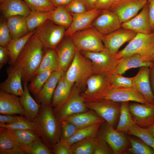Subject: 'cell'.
Masks as SVG:
<instances>
[{
	"label": "cell",
	"instance_id": "6da1fadb",
	"mask_svg": "<svg viewBox=\"0 0 154 154\" xmlns=\"http://www.w3.org/2000/svg\"><path fill=\"white\" fill-rule=\"evenodd\" d=\"M44 46L35 33L29 39L13 67L19 71L23 83L35 76L42 59Z\"/></svg>",
	"mask_w": 154,
	"mask_h": 154
},
{
	"label": "cell",
	"instance_id": "7a4b0ae2",
	"mask_svg": "<svg viewBox=\"0 0 154 154\" xmlns=\"http://www.w3.org/2000/svg\"><path fill=\"white\" fill-rule=\"evenodd\" d=\"M33 121L40 138L52 149L60 141V125L54 115L52 105L41 104L38 114Z\"/></svg>",
	"mask_w": 154,
	"mask_h": 154
},
{
	"label": "cell",
	"instance_id": "3957f363",
	"mask_svg": "<svg viewBox=\"0 0 154 154\" xmlns=\"http://www.w3.org/2000/svg\"><path fill=\"white\" fill-rule=\"evenodd\" d=\"M93 74L91 61L76 48L74 59L65 73L66 79L81 91L86 86L87 80Z\"/></svg>",
	"mask_w": 154,
	"mask_h": 154
},
{
	"label": "cell",
	"instance_id": "277c9868",
	"mask_svg": "<svg viewBox=\"0 0 154 154\" xmlns=\"http://www.w3.org/2000/svg\"><path fill=\"white\" fill-rule=\"evenodd\" d=\"M81 91L74 85L67 97L53 108L54 115L60 123L71 115L88 111L81 95Z\"/></svg>",
	"mask_w": 154,
	"mask_h": 154
},
{
	"label": "cell",
	"instance_id": "5b68a950",
	"mask_svg": "<svg viewBox=\"0 0 154 154\" xmlns=\"http://www.w3.org/2000/svg\"><path fill=\"white\" fill-rule=\"evenodd\" d=\"M102 35L92 27L77 31L70 37L76 48L79 51L98 52L105 48Z\"/></svg>",
	"mask_w": 154,
	"mask_h": 154
},
{
	"label": "cell",
	"instance_id": "8992f818",
	"mask_svg": "<svg viewBox=\"0 0 154 154\" xmlns=\"http://www.w3.org/2000/svg\"><path fill=\"white\" fill-rule=\"evenodd\" d=\"M86 88L81 93L85 103L103 99L111 88L109 75L93 74L87 80Z\"/></svg>",
	"mask_w": 154,
	"mask_h": 154
},
{
	"label": "cell",
	"instance_id": "52a82bcc",
	"mask_svg": "<svg viewBox=\"0 0 154 154\" xmlns=\"http://www.w3.org/2000/svg\"><path fill=\"white\" fill-rule=\"evenodd\" d=\"M97 137L103 139L108 144L114 154H124L130 147V142L125 133L115 129L106 121L101 124Z\"/></svg>",
	"mask_w": 154,
	"mask_h": 154
},
{
	"label": "cell",
	"instance_id": "ba28073f",
	"mask_svg": "<svg viewBox=\"0 0 154 154\" xmlns=\"http://www.w3.org/2000/svg\"><path fill=\"white\" fill-rule=\"evenodd\" d=\"M91 61L94 74L109 75L114 71L118 64V59L105 48L98 52L80 51Z\"/></svg>",
	"mask_w": 154,
	"mask_h": 154
},
{
	"label": "cell",
	"instance_id": "9c48e42d",
	"mask_svg": "<svg viewBox=\"0 0 154 154\" xmlns=\"http://www.w3.org/2000/svg\"><path fill=\"white\" fill-rule=\"evenodd\" d=\"M65 29L48 20L37 28L35 34L44 48L55 49L65 36Z\"/></svg>",
	"mask_w": 154,
	"mask_h": 154
},
{
	"label": "cell",
	"instance_id": "30bf717a",
	"mask_svg": "<svg viewBox=\"0 0 154 154\" xmlns=\"http://www.w3.org/2000/svg\"><path fill=\"white\" fill-rule=\"evenodd\" d=\"M87 108L94 112L113 127L118 123L121 107L120 102L102 99L85 103Z\"/></svg>",
	"mask_w": 154,
	"mask_h": 154
},
{
	"label": "cell",
	"instance_id": "8fae6325",
	"mask_svg": "<svg viewBox=\"0 0 154 154\" xmlns=\"http://www.w3.org/2000/svg\"><path fill=\"white\" fill-rule=\"evenodd\" d=\"M154 43V32L149 34L137 33L128 44L115 54L116 58H122L145 52Z\"/></svg>",
	"mask_w": 154,
	"mask_h": 154
},
{
	"label": "cell",
	"instance_id": "7c38bea8",
	"mask_svg": "<svg viewBox=\"0 0 154 154\" xmlns=\"http://www.w3.org/2000/svg\"><path fill=\"white\" fill-rule=\"evenodd\" d=\"M147 2L148 0H120L115 1L108 10L115 13L123 23L135 16Z\"/></svg>",
	"mask_w": 154,
	"mask_h": 154
},
{
	"label": "cell",
	"instance_id": "4fadbf2b",
	"mask_svg": "<svg viewBox=\"0 0 154 154\" xmlns=\"http://www.w3.org/2000/svg\"><path fill=\"white\" fill-rule=\"evenodd\" d=\"M130 112L135 124L147 128L154 123V104L137 102L129 104Z\"/></svg>",
	"mask_w": 154,
	"mask_h": 154
},
{
	"label": "cell",
	"instance_id": "5bb4252c",
	"mask_svg": "<svg viewBox=\"0 0 154 154\" xmlns=\"http://www.w3.org/2000/svg\"><path fill=\"white\" fill-rule=\"evenodd\" d=\"M137 34L130 30L119 29L110 34L103 35L102 40L105 48L112 54L115 55L122 45L131 40Z\"/></svg>",
	"mask_w": 154,
	"mask_h": 154
},
{
	"label": "cell",
	"instance_id": "9a60e30c",
	"mask_svg": "<svg viewBox=\"0 0 154 154\" xmlns=\"http://www.w3.org/2000/svg\"><path fill=\"white\" fill-rule=\"evenodd\" d=\"M122 23L115 13L103 10L93 21L92 25L102 35H105L119 29Z\"/></svg>",
	"mask_w": 154,
	"mask_h": 154
},
{
	"label": "cell",
	"instance_id": "2e32d148",
	"mask_svg": "<svg viewBox=\"0 0 154 154\" xmlns=\"http://www.w3.org/2000/svg\"><path fill=\"white\" fill-rule=\"evenodd\" d=\"M104 99L119 102L133 101L149 103L139 91L133 87L111 88Z\"/></svg>",
	"mask_w": 154,
	"mask_h": 154
},
{
	"label": "cell",
	"instance_id": "e0dca14e",
	"mask_svg": "<svg viewBox=\"0 0 154 154\" xmlns=\"http://www.w3.org/2000/svg\"><path fill=\"white\" fill-rule=\"evenodd\" d=\"M102 10L96 8L80 13H70L73 21L70 26L66 29L65 37H70L74 33L93 27L92 23Z\"/></svg>",
	"mask_w": 154,
	"mask_h": 154
},
{
	"label": "cell",
	"instance_id": "ac0fdd59",
	"mask_svg": "<svg viewBox=\"0 0 154 154\" xmlns=\"http://www.w3.org/2000/svg\"><path fill=\"white\" fill-rule=\"evenodd\" d=\"M121 27L132 31L136 33L149 34L152 33L148 2L138 15L128 21L122 23Z\"/></svg>",
	"mask_w": 154,
	"mask_h": 154
},
{
	"label": "cell",
	"instance_id": "d6986e66",
	"mask_svg": "<svg viewBox=\"0 0 154 154\" xmlns=\"http://www.w3.org/2000/svg\"><path fill=\"white\" fill-rule=\"evenodd\" d=\"M65 73L61 70L52 72L42 88L35 96L37 102L41 104L51 105L55 90L58 82Z\"/></svg>",
	"mask_w": 154,
	"mask_h": 154
},
{
	"label": "cell",
	"instance_id": "ffe728a7",
	"mask_svg": "<svg viewBox=\"0 0 154 154\" xmlns=\"http://www.w3.org/2000/svg\"><path fill=\"white\" fill-rule=\"evenodd\" d=\"M61 70L66 71L74 57L76 48L70 37H66L55 49Z\"/></svg>",
	"mask_w": 154,
	"mask_h": 154
},
{
	"label": "cell",
	"instance_id": "44dd1931",
	"mask_svg": "<svg viewBox=\"0 0 154 154\" xmlns=\"http://www.w3.org/2000/svg\"><path fill=\"white\" fill-rule=\"evenodd\" d=\"M149 67H139L137 74L133 77L132 87L139 91L150 103L154 104V96L149 77Z\"/></svg>",
	"mask_w": 154,
	"mask_h": 154
},
{
	"label": "cell",
	"instance_id": "7402d4cb",
	"mask_svg": "<svg viewBox=\"0 0 154 154\" xmlns=\"http://www.w3.org/2000/svg\"><path fill=\"white\" fill-rule=\"evenodd\" d=\"M7 71V78L0 84V90L21 97L24 92L21 73L12 66L8 68Z\"/></svg>",
	"mask_w": 154,
	"mask_h": 154
},
{
	"label": "cell",
	"instance_id": "603a6c76",
	"mask_svg": "<svg viewBox=\"0 0 154 154\" xmlns=\"http://www.w3.org/2000/svg\"><path fill=\"white\" fill-rule=\"evenodd\" d=\"M0 114L25 116L20 102V97L14 94L0 91Z\"/></svg>",
	"mask_w": 154,
	"mask_h": 154
},
{
	"label": "cell",
	"instance_id": "cb8c5ba5",
	"mask_svg": "<svg viewBox=\"0 0 154 154\" xmlns=\"http://www.w3.org/2000/svg\"><path fill=\"white\" fill-rule=\"evenodd\" d=\"M0 154H27L17 143L10 131L0 127Z\"/></svg>",
	"mask_w": 154,
	"mask_h": 154
},
{
	"label": "cell",
	"instance_id": "d4e9b609",
	"mask_svg": "<svg viewBox=\"0 0 154 154\" xmlns=\"http://www.w3.org/2000/svg\"><path fill=\"white\" fill-rule=\"evenodd\" d=\"M0 11L6 18L14 15H21L25 17L31 10L23 0H0Z\"/></svg>",
	"mask_w": 154,
	"mask_h": 154
},
{
	"label": "cell",
	"instance_id": "484cf974",
	"mask_svg": "<svg viewBox=\"0 0 154 154\" xmlns=\"http://www.w3.org/2000/svg\"><path fill=\"white\" fill-rule=\"evenodd\" d=\"M151 62L146 61L140 54L127 56L118 59V64L112 74H122L131 68L144 66L149 67Z\"/></svg>",
	"mask_w": 154,
	"mask_h": 154
},
{
	"label": "cell",
	"instance_id": "4316f807",
	"mask_svg": "<svg viewBox=\"0 0 154 154\" xmlns=\"http://www.w3.org/2000/svg\"><path fill=\"white\" fill-rule=\"evenodd\" d=\"M9 129L19 145L27 154H30L33 142L40 138L38 131L31 129Z\"/></svg>",
	"mask_w": 154,
	"mask_h": 154
},
{
	"label": "cell",
	"instance_id": "83f0119b",
	"mask_svg": "<svg viewBox=\"0 0 154 154\" xmlns=\"http://www.w3.org/2000/svg\"><path fill=\"white\" fill-rule=\"evenodd\" d=\"M23 83L24 92L20 97V102L25 111V116L29 120L33 121L38 114L41 104H38L31 96L28 83Z\"/></svg>",
	"mask_w": 154,
	"mask_h": 154
},
{
	"label": "cell",
	"instance_id": "f1b7e54d",
	"mask_svg": "<svg viewBox=\"0 0 154 154\" xmlns=\"http://www.w3.org/2000/svg\"><path fill=\"white\" fill-rule=\"evenodd\" d=\"M66 119L74 124L77 129L105 121L92 110L73 115Z\"/></svg>",
	"mask_w": 154,
	"mask_h": 154
},
{
	"label": "cell",
	"instance_id": "f546056e",
	"mask_svg": "<svg viewBox=\"0 0 154 154\" xmlns=\"http://www.w3.org/2000/svg\"><path fill=\"white\" fill-rule=\"evenodd\" d=\"M35 32V31L29 32L27 34L21 37L12 38L6 47L9 54V63L13 66L19 54L27 42Z\"/></svg>",
	"mask_w": 154,
	"mask_h": 154
},
{
	"label": "cell",
	"instance_id": "4dcf8cb0",
	"mask_svg": "<svg viewBox=\"0 0 154 154\" xmlns=\"http://www.w3.org/2000/svg\"><path fill=\"white\" fill-rule=\"evenodd\" d=\"M6 19L12 38L21 37L29 32L26 17L21 15H14Z\"/></svg>",
	"mask_w": 154,
	"mask_h": 154
},
{
	"label": "cell",
	"instance_id": "1f68e13d",
	"mask_svg": "<svg viewBox=\"0 0 154 154\" xmlns=\"http://www.w3.org/2000/svg\"><path fill=\"white\" fill-rule=\"evenodd\" d=\"M60 70L61 69L59 62L55 49H48L44 52L42 61L35 75L48 70L54 71Z\"/></svg>",
	"mask_w": 154,
	"mask_h": 154
},
{
	"label": "cell",
	"instance_id": "d6a6232c",
	"mask_svg": "<svg viewBox=\"0 0 154 154\" xmlns=\"http://www.w3.org/2000/svg\"><path fill=\"white\" fill-rule=\"evenodd\" d=\"M64 74L58 82L54 91L51 103L53 108L59 104L67 97L74 85L66 80Z\"/></svg>",
	"mask_w": 154,
	"mask_h": 154
},
{
	"label": "cell",
	"instance_id": "836d02e7",
	"mask_svg": "<svg viewBox=\"0 0 154 154\" xmlns=\"http://www.w3.org/2000/svg\"><path fill=\"white\" fill-rule=\"evenodd\" d=\"M120 103V115L116 129L126 133L135 124L129 110V102Z\"/></svg>",
	"mask_w": 154,
	"mask_h": 154
},
{
	"label": "cell",
	"instance_id": "e575fe53",
	"mask_svg": "<svg viewBox=\"0 0 154 154\" xmlns=\"http://www.w3.org/2000/svg\"><path fill=\"white\" fill-rule=\"evenodd\" d=\"M48 20L67 29L72 22L73 17L66 7L61 6L57 7L52 11Z\"/></svg>",
	"mask_w": 154,
	"mask_h": 154
},
{
	"label": "cell",
	"instance_id": "d590c367",
	"mask_svg": "<svg viewBox=\"0 0 154 154\" xmlns=\"http://www.w3.org/2000/svg\"><path fill=\"white\" fill-rule=\"evenodd\" d=\"M130 143V147L124 154H154V149L135 136L125 133Z\"/></svg>",
	"mask_w": 154,
	"mask_h": 154
},
{
	"label": "cell",
	"instance_id": "8d00e7d4",
	"mask_svg": "<svg viewBox=\"0 0 154 154\" xmlns=\"http://www.w3.org/2000/svg\"><path fill=\"white\" fill-rule=\"evenodd\" d=\"M97 140V135H96L74 143L71 145L73 154H93Z\"/></svg>",
	"mask_w": 154,
	"mask_h": 154
},
{
	"label": "cell",
	"instance_id": "74e56055",
	"mask_svg": "<svg viewBox=\"0 0 154 154\" xmlns=\"http://www.w3.org/2000/svg\"><path fill=\"white\" fill-rule=\"evenodd\" d=\"M102 123H97L77 129L71 137L63 142L70 145H71L74 143L86 137L97 135L99 129Z\"/></svg>",
	"mask_w": 154,
	"mask_h": 154
},
{
	"label": "cell",
	"instance_id": "f35d334b",
	"mask_svg": "<svg viewBox=\"0 0 154 154\" xmlns=\"http://www.w3.org/2000/svg\"><path fill=\"white\" fill-rule=\"evenodd\" d=\"M53 11L47 12L31 11L29 15L26 17L29 31H33L48 20Z\"/></svg>",
	"mask_w": 154,
	"mask_h": 154
},
{
	"label": "cell",
	"instance_id": "ab89813d",
	"mask_svg": "<svg viewBox=\"0 0 154 154\" xmlns=\"http://www.w3.org/2000/svg\"><path fill=\"white\" fill-rule=\"evenodd\" d=\"M52 72L51 70H48L35 75L30 81L28 86L29 92L35 96L42 88Z\"/></svg>",
	"mask_w": 154,
	"mask_h": 154
},
{
	"label": "cell",
	"instance_id": "60d3db41",
	"mask_svg": "<svg viewBox=\"0 0 154 154\" xmlns=\"http://www.w3.org/2000/svg\"><path fill=\"white\" fill-rule=\"evenodd\" d=\"M125 133L138 137L154 149V138L150 134L146 128L141 127L135 124Z\"/></svg>",
	"mask_w": 154,
	"mask_h": 154
},
{
	"label": "cell",
	"instance_id": "b9f144b4",
	"mask_svg": "<svg viewBox=\"0 0 154 154\" xmlns=\"http://www.w3.org/2000/svg\"><path fill=\"white\" fill-rule=\"evenodd\" d=\"M31 11L49 12L56 7L50 0H23Z\"/></svg>",
	"mask_w": 154,
	"mask_h": 154
},
{
	"label": "cell",
	"instance_id": "7bdbcfd3",
	"mask_svg": "<svg viewBox=\"0 0 154 154\" xmlns=\"http://www.w3.org/2000/svg\"><path fill=\"white\" fill-rule=\"evenodd\" d=\"M0 127H5L9 129H31L37 131V127L34 122L29 120L25 117L12 123H0Z\"/></svg>",
	"mask_w": 154,
	"mask_h": 154
},
{
	"label": "cell",
	"instance_id": "ee69618b",
	"mask_svg": "<svg viewBox=\"0 0 154 154\" xmlns=\"http://www.w3.org/2000/svg\"><path fill=\"white\" fill-rule=\"evenodd\" d=\"M122 74L112 73L109 76L111 88H128L132 87L133 77H126Z\"/></svg>",
	"mask_w": 154,
	"mask_h": 154
},
{
	"label": "cell",
	"instance_id": "f6af8a7d",
	"mask_svg": "<svg viewBox=\"0 0 154 154\" xmlns=\"http://www.w3.org/2000/svg\"><path fill=\"white\" fill-rule=\"evenodd\" d=\"M60 141H65L71 137L77 129L76 126L67 119L60 123Z\"/></svg>",
	"mask_w": 154,
	"mask_h": 154
},
{
	"label": "cell",
	"instance_id": "bcb514c9",
	"mask_svg": "<svg viewBox=\"0 0 154 154\" xmlns=\"http://www.w3.org/2000/svg\"><path fill=\"white\" fill-rule=\"evenodd\" d=\"M51 149L42 141L40 138L35 140L33 142L30 154H52Z\"/></svg>",
	"mask_w": 154,
	"mask_h": 154
},
{
	"label": "cell",
	"instance_id": "7dc6e473",
	"mask_svg": "<svg viewBox=\"0 0 154 154\" xmlns=\"http://www.w3.org/2000/svg\"><path fill=\"white\" fill-rule=\"evenodd\" d=\"M7 21L1 20L0 23V45L6 47L12 39Z\"/></svg>",
	"mask_w": 154,
	"mask_h": 154
},
{
	"label": "cell",
	"instance_id": "c3c4849f",
	"mask_svg": "<svg viewBox=\"0 0 154 154\" xmlns=\"http://www.w3.org/2000/svg\"><path fill=\"white\" fill-rule=\"evenodd\" d=\"M114 154V152L108 144L103 139L98 138L93 154Z\"/></svg>",
	"mask_w": 154,
	"mask_h": 154
},
{
	"label": "cell",
	"instance_id": "681fc988",
	"mask_svg": "<svg viewBox=\"0 0 154 154\" xmlns=\"http://www.w3.org/2000/svg\"><path fill=\"white\" fill-rule=\"evenodd\" d=\"M66 7L70 12L74 13H80L87 11L82 0H73Z\"/></svg>",
	"mask_w": 154,
	"mask_h": 154
},
{
	"label": "cell",
	"instance_id": "f907efd6",
	"mask_svg": "<svg viewBox=\"0 0 154 154\" xmlns=\"http://www.w3.org/2000/svg\"><path fill=\"white\" fill-rule=\"evenodd\" d=\"M52 150L54 154H73L71 145L60 141L54 145Z\"/></svg>",
	"mask_w": 154,
	"mask_h": 154
},
{
	"label": "cell",
	"instance_id": "816d5d0a",
	"mask_svg": "<svg viewBox=\"0 0 154 154\" xmlns=\"http://www.w3.org/2000/svg\"><path fill=\"white\" fill-rule=\"evenodd\" d=\"M25 117L20 115L19 116H12L11 115L1 114L0 123L6 124L12 123L16 122L24 118Z\"/></svg>",
	"mask_w": 154,
	"mask_h": 154
},
{
	"label": "cell",
	"instance_id": "f5cc1de1",
	"mask_svg": "<svg viewBox=\"0 0 154 154\" xmlns=\"http://www.w3.org/2000/svg\"><path fill=\"white\" fill-rule=\"evenodd\" d=\"M10 60L9 52L6 47L0 46V68Z\"/></svg>",
	"mask_w": 154,
	"mask_h": 154
},
{
	"label": "cell",
	"instance_id": "db71d44e",
	"mask_svg": "<svg viewBox=\"0 0 154 154\" xmlns=\"http://www.w3.org/2000/svg\"><path fill=\"white\" fill-rule=\"evenodd\" d=\"M114 1V0H97L95 8L101 10H108Z\"/></svg>",
	"mask_w": 154,
	"mask_h": 154
},
{
	"label": "cell",
	"instance_id": "11a10c76",
	"mask_svg": "<svg viewBox=\"0 0 154 154\" xmlns=\"http://www.w3.org/2000/svg\"><path fill=\"white\" fill-rule=\"evenodd\" d=\"M140 54L147 62H151L154 60V43L145 52Z\"/></svg>",
	"mask_w": 154,
	"mask_h": 154
},
{
	"label": "cell",
	"instance_id": "9f6ffc18",
	"mask_svg": "<svg viewBox=\"0 0 154 154\" xmlns=\"http://www.w3.org/2000/svg\"><path fill=\"white\" fill-rule=\"evenodd\" d=\"M149 13L151 29L154 31V0H148Z\"/></svg>",
	"mask_w": 154,
	"mask_h": 154
},
{
	"label": "cell",
	"instance_id": "6f0895ef",
	"mask_svg": "<svg viewBox=\"0 0 154 154\" xmlns=\"http://www.w3.org/2000/svg\"><path fill=\"white\" fill-rule=\"evenodd\" d=\"M149 67V77L151 89L154 96V60L152 61Z\"/></svg>",
	"mask_w": 154,
	"mask_h": 154
},
{
	"label": "cell",
	"instance_id": "680465c9",
	"mask_svg": "<svg viewBox=\"0 0 154 154\" xmlns=\"http://www.w3.org/2000/svg\"><path fill=\"white\" fill-rule=\"evenodd\" d=\"M56 7L59 6H66L73 0H50Z\"/></svg>",
	"mask_w": 154,
	"mask_h": 154
},
{
	"label": "cell",
	"instance_id": "91938a15",
	"mask_svg": "<svg viewBox=\"0 0 154 154\" xmlns=\"http://www.w3.org/2000/svg\"><path fill=\"white\" fill-rule=\"evenodd\" d=\"M87 11L95 8V4L97 0H82Z\"/></svg>",
	"mask_w": 154,
	"mask_h": 154
},
{
	"label": "cell",
	"instance_id": "94428289",
	"mask_svg": "<svg viewBox=\"0 0 154 154\" xmlns=\"http://www.w3.org/2000/svg\"><path fill=\"white\" fill-rule=\"evenodd\" d=\"M146 128L150 134L154 138V123Z\"/></svg>",
	"mask_w": 154,
	"mask_h": 154
},
{
	"label": "cell",
	"instance_id": "6125c7cd",
	"mask_svg": "<svg viewBox=\"0 0 154 154\" xmlns=\"http://www.w3.org/2000/svg\"><path fill=\"white\" fill-rule=\"evenodd\" d=\"M119 0H114V1H119Z\"/></svg>",
	"mask_w": 154,
	"mask_h": 154
},
{
	"label": "cell",
	"instance_id": "be15d7a7",
	"mask_svg": "<svg viewBox=\"0 0 154 154\" xmlns=\"http://www.w3.org/2000/svg\"><path fill=\"white\" fill-rule=\"evenodd\" d=\"M153 32H154V31Z\"/></svg>",
	"mask_w": 154,
	"mask_h": 154
}]
</instances>
